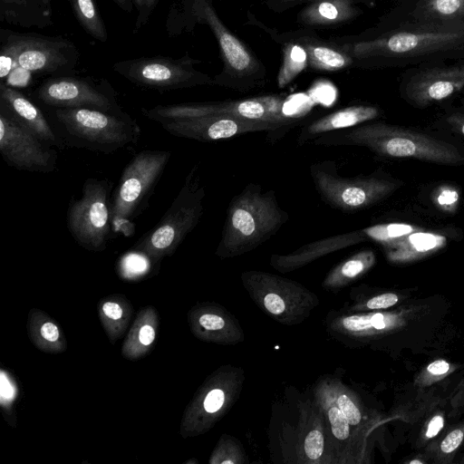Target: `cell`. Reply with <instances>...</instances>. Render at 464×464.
<instances>
[{
	"label": "cell",
	"instance_id": "32",
	"mask_svg": "<svg viewBox=\"0 0 464 464\" xmlns=\"http://www.w3.org/2000/svg\"><path fill=\"white\" fill-rule=\"evenodd\" d=\"M328 418L332 425V431L334 437L343 440L348 438L350 430L349 422L337 407H332L328 411Z\"/></svg>",
	"mask_w": 464,
	"mask_h": 464
},
{
	"label": "cell",
	"instance_id": "20",
	"mask_svg": "<svg viewBox=\"0 0 464 464\" xmlns=\"http://www.w3.org/2000/svg\"><path fill=\"white\" fill-rule=\"evenodd\" d=\"M379 110L373 106L353 105L327 114L318 119L302 131L299 141L334 130L355 127L379 116Z\"/></svg>",
	"mask_w": 464,
	"mask_h": 464
},
{
	"label": "cell",
	"instance_id": "39",
	"mask_svg": "<svg viewBox=\"0 0 464 464\" xmlns=\"http://www.w3.org/2000/svg\"><path fill=\"white\" fill-rule=\"evenodd\" d=\"M316 0H265L270 9L276 12H284L298 5Z\"/></svg>",
	"mask_w": 464,
	"mask_h": 464
},
{
	"label": "cell",
	"instance_id": "30",
	"mask_svg": "<svg viewBox=\"0 0 464 464\" xmlns=\"http://www.w3.org/2000/svg\"><path fill=\"white\" fill-rule=\"evenodd\" d=\"M375 257L372 250H364L346 260L340 267V273L345 277H354L369 268Z\"/></svg>",
	"mask_w": 464,
	"mask_h": 464
},
{
	"label": "cell",
	"instance_id": "41",
	"mask_svg": "<svg viewBox=\"0 0 464 464\" xmlns=\"http://www.w3.org/2000/svg\"><path fill=\"white\" fill-rule=\"evenodd\" d=\"M199 324L208 330H219L225 325L223 318L218 315L205 314L200 316Z\"/></svg>",
	"mask_w": 464,
	"mask_h": 464
},
{
	"label": "cell",
	"instance_id": "2",
	"mask_svg": "<svg viewBox=\"0 0 464 464\" xmlns=\"http://www.w3.org/2000/svg\"><path fill=\"white\" fill-rule=\"evenodd\" d=\"M288 220L272 190L248 184L227 208L218 252L238 254L271 238Z\"/></svg>",
	"mask_w": 464,
	"mask_h": 464
},
{
	"label": "cell",
	"instance_id": "36",
	"mask_svg": "<svg viewBox=\"0 0 464 464\" xmlns=\"http://www.w3.org/2000/svg\"><path fill=\"white\" fill-rule=\"evenodd\" d=\"M225 400L224 392L219 389L209 392L204 401V408L208 412H215L223 405Z\"/></svg>",
	"mask_w": 464,
	"mask_h": 464
},
{
	"label": "cell",
	"instance_id": "43",
	"mask_svg": "<svg viewBox=\"0 0 464 464\" xmlns=\"http://www.w3.org/2000/svg\"><path fill=\"white\" fill-rule=\"evenodd\" d=\"M102 311L105 315L112 320H118L122 315V309L117 304L113 302L105 303L102 306Z\"/></svg>",
	"mask_w": 464,
	"mask_h": 464
},
{
	"label": "cell",
	"instance_id": "10",
	"mask_svg": "<svg viewBox=\"0 0 464 464\" xmlns=\"http://www.w3.org/2000/svg\"><path fill=\"white\" fill-rule=\"evenodd\" d=\"M198 63L188 54L151 56L120 61L112 69L136 85L160 92L214 84L211 77L194 68Z\"/></svg>",
	"mask_w": 464,
	"mask_h": 464
},
{
	"label": "cell",
	"instance_id": "18",
	"mask_svg": "<svg viewBox=\"0 0 464 464\" xmlns=\"http://www.w3.org/2000/svg\"><path fill=\"white\" fill-rule=\"evenodd\" d=\"M0 21L23 28L53 24L51 0H0Z\"/></svg>",
	"mask_w": 464,
	"mask_h": 464
},
{
	"label": "cell",
	"instance_id": "27",
	"mask_svg": "<svg viewBox=\"0 0 464 464\" xmlns=\"http://www.w3.org/2000/svg\"><path fill=\"white\" fill-rule=\"evenodd\" d=\"M370 239L367 228L323 238L322 240L303 246L293 257H304L330 252L350 245Z\"/></svg>",
	"mask_w": 464,
	"mask_h": 464
},
{
	"label": "cell",
	"instance_id": "1",
	"mask_svg": "<svg viewBox=\"0 0 464 464\" xmlns=\"http://www.w3.org/2000/svg\"><path fill=\"white\" fill-rule=\"evenodd\" d=\"M195 24H207L219 46L224 67L214 84L244 92L265 83V66L220 20L213 0H179L169 12L166 28L169 35H179Z\"/></svg>",
	"mask_w": 464,
	"mask_h": 464
},
{
	"label": "cell",
	"instance_id": "47",
	"mask_svg": "<svg viewBox=\"0 0 464 464\" xmlns=\"http://www.w3.org/2000/svg\"><path fill=\"white\" fill-rule=\"evenodd\" d=\"M132 2L134 3V5L138 10V13L140 12V10L142 9L143 5H144V0H132Z\"/></svg>",
	"mask_w": 464,
	"mask_h": 464
},
{
	"label": "cell",
	"instance_id": "48",
	"mask_svg": "<svg viewBox=\"0 0 464 464\" xmlns=\"http://www.w3.org/2000/svg\"><path fill=\"white\" fill-rule=\"evenodd\" d=\"M459 130H460L461 133L464 135V121L460 124Z\"/></svg>",
	"mask_w": 464,
	"mask_h": 464
},
{
	"label": "cell",
	"instance_id": "29",
	"mask_svg": "<svg viewBox=\"0 0 464 464\" xmlns=\"http://www.w3.org/2000/svg\"><path fill=\"white\" fill-rule=\"evenodd\" d=\"M366 228L370 239L383 244L385 246L419 230L413 226L401 223L379 224Z\"/></svg>",
	"mask_w": 464,
	"mask_h": 464
},
{
	"label": "cell",
	"instance_id": "37",
	"mask_svg": "<svg viewBox=\"0 0 464 464\" xmlns=\"http://www.w3.org/2000/svg\"><path fill=\"white\" fill-rule=\"evenodd\" d=\"M159 0H144V5L140 12L138 13V17L135 24V31L145 25L152 14Z\"/></svg>",
	"mask_w": 464,
	"mask_h": 464
},
{
	"label": "cell",
	"instance_id": "50",
	"mask_svg": "<svg viewBox=\"0 0 464 464\" xmlns=\"http://www.w3.org/2000/svg\"><path fill=\"white\" fill-rule=\"evenodd\" d=\"M223 463H233V461H230V460H225V461H223Z\"/></svg>",
	"mask_w": 464,
	"mask_h": 464
},
{
	"label": "cell",
	"instance_id": "3",
	"mask_svg": "<svg viewBox=\"0 0 464 464\" xmlns=\"http://www.w3.org/2000/svg\"><path fill=\"white\" fill-rule=\"evenodd\" d=\"M315 142L364 146L382 156L414 158L444 165H459L464 161L462 154L452 144L382 122L360 124L338 135L318 138Z\"/></svg>",
	"mask_w": 464,
	"mask_h": 464
},
{
	"label": "cell",
	"instance_id": "31",
	"mask_svg": "<svg viewBox=\"0 0 464 464\" xmlns=\"http://www.w3.org/2000/svg\"><path fill=\"white\" fill-rule=\"evenodd\" d=\"M446 418L444 411H438L431 415L424 423L419 437V443L424 445L430 443L439 436L445 425Z\"/></svg>",
	"mask_w": 464,
	"mask_h": 464
},
{
	"label": "cell",
	"instance_id": "22",
	"mask_svg": "<svg viewBox=\"0 0 464 464\" xmlns=\"http://www.w3.org/2000/svg\"><path fill=\"white\" fill-rule=\"evenodd\" d=\"M299 42L306 51L308 65L314 70L337 72L350 66L353 62V57L343 49H337L306 37H303Z\"/></svg>",
	"mask_w": 464,
	"mask_h": 464
},
{
	"label": "cell",
	"instance_id": "6",
	"mask_svg": "<svg viewBox=\"0 0 464 464\" xmlns=\"http://www.w3.org/2000/svg\"><path fill=\"white\" fill-rule=\"evenodd\" d=\"M170 159L169 150H146L134 155L123 169L111 201V230L129 237L132 221L147 207Z\"/></svg>",
	"mask_w": 464,
	"mask_h": 464
},
{
	"label": "cell",
	"instance_id": "44",
	"mask_svg": "<svg viewBox=\"0 0 464 464\" xmlns=\"http://www.w3.org/2000/svg\"><path fill=\"white\" fill-rule=\"evenodd\" d=\"M155 339V330L150 325H143L140 330L139 340L143 345H150Z\"/></svg>",
	"mask_w": 464,
	"mask_h": 464
},
{
	"label": "cell",
	"instance_id": "19",
	"mask_svg": "<svg viewBox=\"0 0 464 464\" xmlns=\"http://www.w3.org/2000/svg\"><path fill=\"white\" fill-rule=\"evenodd\" d=\"M446 244L447 239L442 235L417 230L386 246L385 248L391 262L406 264L424 258Z\"/></svg>",
	"mask_w": 464,
	"mask_h": 464
},
{
	"label": "cell",
	"instance_id": "21",
	"mask_svg": "<svg viewBox=\"0 0 464 464\" xmlns=\"http://www.w3.org/2000/svg\"><path fill=\"white\" fill-rule=\"evenodd\" d=\"M359 0H316L305 6L297 15L298 23L306 25H334L356 17Z\"/></svg>",
	"mask_w": 464,
	"mask_h": 464
},
{
	"label": "cell",
	"instance_id": "8",
	"mask_svg": "<svg viewBox=\"0 0 464 464\" xmlns=\"http://www.w3.org/2000/svg\"><path fill=\"white\" fill-rule=\"evenodd\" d=\"M285 102L279 95H265L237 101L160 104L150 109L142 108L141 111L146 118L158 123L214 115L289 127L300 120L284 111Z\"/></svg>",
	"mask_w": 464,
	"mask_h": 464
},
{
	"label": "cell",
	"instance_id": "23",
	"mask_svg": "<svg viewBox=\"0 0 464 464\" xmlns=\"http://www.w3.org/2000/svg\"><path fill=\"white\" fill-rule=\"evenodd\" d=\"M464 443V420L450 428L443 436L428 443L424 457L428 462L435 464H450L460 446Z\"/></svg>",
	"mask_w": 464,
	"mask_h": 464
},
{
	"label": "cell",
	"instance_id": "25",
	"mask_svg": "<svg viewBox=\"0 0 464 464\" xmlns=\"http://www.w3.org/2000/svg\"><path fill=\"white\" fill-rule=\"evenodd\" d=\"M308 66V57L303 44L288 41L283 47V63L277 75V85L285 88Z\"/></svg>",
	"mask_w": 464,
	"mask_h": 464
},
{
	"label": "cell",
	"instance_id": "28",
	"mask_svg": "<svg viewBox=\"0 0 464 464\" xmlns=\"http://www.w3.org/2000/svg\"><path fill=\"white\" fill-rule=\"evenodd\" d=\"M457 367V364L445 359L434 360L420 370L414 379L413 385L418 388L430 387L450 376Z\"/></svg>",
	"mask_w": 464,
	"mask_h": 464
},
{
	"label": "cell",
	"instance_id": "40",
	"mask_svg": "<svg viewBox=\"0 0 464 464\" xmlns=\"http://www.w3.org/2000/svg\"><path fill=\"white\" fill-rule=\"evenodd\" d=\"M264 304L266 308L274 314H279L285 310V302L276 294L270 293L264 298Z\"/></svg>",
	"mask_w": 464,
	"mask_h": 464
},
{
	"label": "cell",
	"instance_id": "5",
	"mask_svg": "<svg viewBox=\"0 0 464 464\" xmlns=\"http://www.w3.org/2000/svg\"><path fill=\"white\" fill-rule=\"evenodd\" d=\"M464 44V20L418 21L369 41L343 45L353 58H409Z\"/></svg>",
	"mask_w": 464,
	"mask_h": 464
},
{
	"label": "cell",
	"instance_id": "12",
	"mask_svg": "<svg viewBox=\"0 0 464 464\" xmlns=\"http://www.w3.org/2000/svg\"><path fill=\"white\" fill-rule=\"evenodd\" d=\"M35 98L52 108H87L108 112L122 111L110 82H98L71 75L53 76L34 91Z\"/></svg>",
	"mask_w": 464,
	"mask_h": 464
},
{
	"label": "cell",
	"instance_id": "26",
	"mask_svg": "<svg viewBox=\"0 0 464 464\" xmlns=\"http://www.w3.org/2000/svg\"><path fill=\"white\" fill-rule=\"evenodd\" d=\"M72 11L87 34L92 38L105 43L108 33L97 9L95 0H70Z\"/></svg>",
	"mask_w": 464,
	"mask_h": 464
},
{
	"label": "cell",
	"instance_id": "33",
	"mask_svg": "<svg viewBox=\"0 0 464 464\" xmlns=\"http://www.w3.org/2000/svg\"><path fill=\"white\" fill-rule=\"evenodd\" d=\"M324 450V437L320 430H311L304 440V451L311 459L321 457Z\"/></svg>",
	"mask_w": 464,
	"mask_h": 464
},
{
	"label": "cell",
	"instance_id": "14",
	"mask_svg": "<svg viewBox=\"0 0 464 464\" xmlns=\"http://www.w3.org/2000/svg\"><path fill=\"white\" fill-rule=\"evenodd\" d=\"M0 153L4 161L19 170L52 172L56 151L0 109Z\"/></svg>",
	"mask_w": 464,
	"mask_h": 464
},
{
	"label": "cell",
	"instance_id": "13",
	"mask_svg": "<svg viewBox=\"0 0 464 464\" xmlns=\"http://www.w3.org/2000/svg\"><path fill=\"white\" fill-rule=\"evenodd\" d=\"M17 51V64L29 72L66 76L74 72L80 53L71 41L36 34L9 32Z\"/></svg>",
	"mask_w": 464,
	"mask_h": 464
},
{
	"label": "cell",
	"instance_id": "45",
	"mask_svg": "<svg viewBox=\"0 0 464 464\" xmlns=\"http://www.w3.org/2000/svg\"><path fill=\"white\" fill-rule=\"evenodd\" d=\"M120 8L127 13L132 11V4L130 0H112Z\"/></svg>",
	"mask_w": 464,
	"mask_h": 464
},
{
	"label": "cell",
	"instance_id": "42",
	"mask_svg": "<svg viewBox=\"0 0 464 464\" xmlns=\"http://www.w3.org/2000/svg\"><path fill=\"white\" fill-rule=\"evenodd\" d=\"M41 334L45 340L55 342L60 336V332L53 323L46 322L41 327Z\"/></svg>",
	"mask_w": 464,
	"mask_h": 464
},
{
	"label": "cell",
	"instance_id": "16",
	"mask_svg": "<svg viewBox=\"0 0 464 464\" xmlns=\"http://www.w3.org/2000/svg\"><path fill=\"white\" fill-rule=\"evenodd\" d=\"M464 88V63L430 68L414 74L405 87L412 103L425 106L443 100Z\"/></svg>",
	"mask_w": 464,
	"mask_h": 464
},
{
	"label": "cell",
	"instance_id": "49",
	"mask_svg": "<svg viewBox=\"0 0 464 464\" xmlns=\"http://www.w3.org/2000/svg\"><path fill=\"white\" fill-rule=\"evenodd\" d=\"M459 463L464 464V455L461 457V459H459Z\"/></svg>",
	"mask_w": 464,
	"mask_h": 464
},
{
	"label": "cell",
	"instance_id": "4",
	"mask_svg": "<svg viewBox=\"0 0 464 464\" xmlns=\"http://www.w3.org/2000/svg\"><path fill=\"white\" fill-rule=\"evenodd\" d=\"M53 127L65 145L111 154L136 144L138 122L127 112L87 108H53Z\"/></svg>",
	"mask_w": 464,
	"mask_h": 464
},
{
	"label": "cell",
	"instance_id": "15",
	"mask_svg": "<svg viewBox=\"0 0 464 464\" xmlns=\"http://www.w3.org/2000/svg\"><path fill=\"white\" fill-rule=\"evenodd\" d=\"M159 124L173 136L204 142L228 139L248 132L273 131L285 128L276 123L214 115L162 121Z\"/></svg>",
	"mask_w": 464,
	"mask_h": 464
},
{
	"label": "cell",
	"instance_id": "9",
	"mask_svg": "<svg viewBox=\"0 0 464 464\" xmlns=\"http://www.w3.org/2000/svg\"><path fill=\"white\" fill-rule=\"evenodd\" d=\"M113 183L107 179H87L82 197L72 198L67 210V227L82 247L101 251L106 247L111 230V194Z\"/></svg>",
	"mask_w": 464,
	"mask_h": 464
},
{
	"label": "cell",
	"instance_id": "34",
	"mask_svg": "<svg viewBox=\"0 0 464 464\" xmlns=\"http://www.w3.org/2000/svg\"><path fill=\"white\" fill-rule=\"evenodd\" d=\"M337 405L350 424H359L362 419L361 412L350 398L341 395L337 400Z\"/></svg>",
	"mask_w": 464,
	"mask_h": 464
},
{
	"label": "cell",
	"instance_id": "38",
	"mask_svg": "<svg viewBox=\"0 0 464 464\" xmlns=\"http://www.w3.org/2000/svg\"><path fill=\"white\" fill-rule=\"evenodd\" d=\"M459 195L456 190L450 188L442 189L437 197L438 204L448 210L455 208L458 202Z\"/></svg>",
	"mask_w": 464,
	"mask_h": 464
},
{
	"label": "cell",
	"instance_id": "35",
	"mask_svg": "<svg viewBox=\"0 0 464 464\" xmlns=\"http://www.w3.org/2000/svg\"><path fill=\"white\" fill-rule=\"evenodd\" d=\"M400 301V296L395 293H385L371 298L366 303L368 309H385L395 305Z\"/></svg>",
	"mask_w": 464,
	"mask_h": 464
},
{
	"label": "cell",
	"instance_id": "46",
	"mask_svg": "<svg viewBox=\"0 0 464 464\" xmlns=\"http://www.w3.org/2000/svg\"><path fill=\"white\" fill-rule=\"evenodd\" d=\"M427 462H428V460L424 457V455L420 456V458L418 457L416 459H411L410 460L404 461V463H407V464H425Z\"/></svg>",
	"mask_w": 464,
	"mask_h": 464
},
{
	"label": "cell",
	"instance_id": "7",
	"mask_svg": "<svg viewBox=\"0 0 464 464\" xmlns=\"http://www.w3.org/2000/svg\"><path fill=\"white\" fill-rule=\"evenodd\" d=\"M205 196L195 166L168 210L157 225L139 239L133 250L151 259L171 255L199 222Z\"/></svg>",
	"mask_w": 464,
	"mask_h": 464
},
{
	"label": "cell",
	"instance_id": "24",
	"mask_svg": "<svg viewBox=\"0 0 464 464\" xmlns=\"http://www.w3.org/2000/svg\"><path fill=\"white\" fill-rule=\"evenodd\" d=\"M413 16L418 21L464 20V0H420Z\"/></svg>",
	"mask_w": 464,
	"mask_h": 464
},
{
	"label": "cell",
	"instance_id": "17",
	"mask_svg": "<svg viewBox=\"0 0 464 464\" xmlns=\"http://www.w3.org/2000/svg\"><path fill=\"white\" fill-rule=\"evenodd\" d=\"M0 109L25 127L49 147L63 149L65 144L42 111L21 92L1 82Z\"/></svg>",
	"mask_w": 464,
	"mask_h": 464
},
{
	"label": "cell",
	"instance_id": "11",
	"mask_svg": "<svg viewBox=\"0 0 464 464\" xmlns=\"http://www.w3.org/2000/svg\"><path fill=\"white\" fill-rule=\"evenodd\" d=\"M328 164H314L311 176L322 198L333 208L353 211L368 208L390 196L399 187L396 181L375 176L345 178Z\"/></svg>",
	"mask_w": 464,
	"mask_h": 464
}]
</instances>
